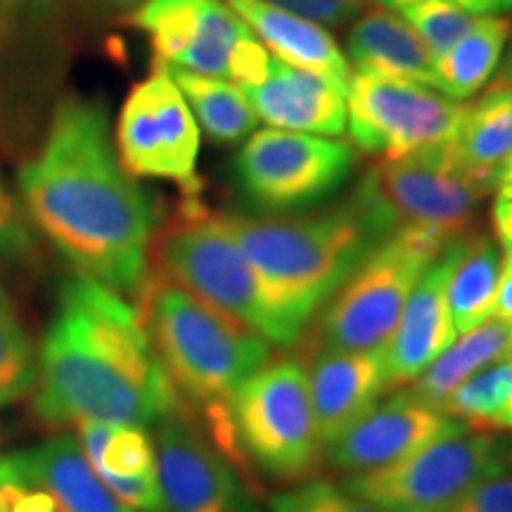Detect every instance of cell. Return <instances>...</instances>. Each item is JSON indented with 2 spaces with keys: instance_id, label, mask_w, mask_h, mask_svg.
Listing matches in <instances>:
<instances>
[{
  "instance_id": "cell-10",
  "label": "cell",
  "mask_w": 512,
  "mask_h": 512,
  "mask_svg": "<svg viewBox=\"0 0 512 512\" xmlns=\"http://www.w3.org/2000/svg\"><path fill=\"white\" fill-rule=\"evenodd\" d=\"M356 150L337 138L264 128L240 147L233 171L242 197L266 214H292L330 200L349 181Z\"/></svg>"
},
{
  "instance_id": "cell-7",
  "label": "cell",
  "mask_w": 512,
  "mask_h": 512,
  "mask_svg": "<svg viewBox=\"0 0 512 512\" xmlns=\"http://www.w3.org/2000/svg\"><path fill=\"white\" fill-rule=\"evenodd\" d=\"M448 242L425 230H396L377 242L347 283L320 309L313 349L384 347L413 287Z\"/></svg>"
},
{
  "instance_id": "cell-9",
  "label": "cell",
  "mask_w": 512,
  "mask_h": 512,
  "mask_svg": "<svg viewBox=\"0 0 512 512\" xmlns=\"http://www.w3.org/2000/svg\"><path fill=\"white\" fill-rule=\"evenodd\" d=\"M131 27L150 38L164 67L247 88L264 81L271 53L223 0H145Z\"/></svg>"
},
{
  "instance_id": "cell-18",
  "label": "cell",
  "mask_w": 512,
  "mask_h": 512,
  "mask_svg": "<svg viewBox=\"0 0 512 512\" xmlns=\"http://www.w3.org/2000/svg\"><path fill=\"white\" fill-rule=\"evenodd\" d=\"M256 117L278 131L337 138L347 128V83L271 57L264 81L242 88Z\"/></svg>"
},
{
  "instance_id": "cell-36",
  "label": "cell",
  "mask_w": 512,
  "mask_h": 512,
  "mask_svg": "<svg viewBox=\"0 0 512 512\" xmlns=\"http://www.w3.org/2000/svg\"><path fill=\"white\" fill-rule=\"evenodd\" d=\"M508 323L512 328V268L503 264V273L501 280H498V290H496V302H494V316Z\"/></svg>"
},
{
  "instance_id": "cell-15",
  "label": "cell",
  "mask_w": 512,
  "mask_h": 512,
  "mask_svg": "<svg viewBox=\"0 0 512 512\" xmlns=\"http://www.w3.org/2000/svg\"><path fill=\"white\" fill-rule=\"evenodd\" d=\"M467 430V425L448 418L430 401L420 399L413 389L396 392L377 403L366 418L330 448V463L347 475H363L377 467L392 465L432 444L446 434Z\"/></svg>"
},
{
  "instance_id": "cell-5",
  "label": "cell",
  "mask_w": 512,
  "mask_h": 512,
  "mask_svg": "<svg viewBox=\"0 0 512 512\" xmlns=\"http://www.w3.org/2000/svg\"><path fill=\"white\" fill-rule=\"evenodd\" d=\"M150 254L162 275L216 316L278 347L252 266L238 242L202 202H183L176 221L152 240Z\"/></svg>"
},
{
  "instance_id": "cell-8",
  "label": "cell",
  "mask_w": 512,
  "mask_h": 512,
  "mask_svg": "<svg viewBox=\"0 0 512 512\" xmlns=\"http://www.w3.org/2000/svg\"><path fill=\"white\" fill-rule=\"evenodd\" d=\"M489 192L439 147L425 155L377 159L351 197L384 238L396 230H425L456 240L470 230Z\"/></svg>"
},
{
  "instance_id": "cell-30",
  "label": "cell",
  "mask_w": 512,
  "mask_h": 512,
  "mask_svg": "<svg viewBox=\"0 0 512 512\" xmlns=\"http://www.w3.org/2000/svg\"><path fill=\"white\" fill-rule=\"evenodd\" d=\"M268 512H384L377 505L363 501L342 484L325 479H306L292 489L275 494Z\"/></svg>"
},
{
  "instance_id": "cell-38",
  "label": "cell",
  "mask_w": 512,
  "mask_h": 512,
  "mask_svg": "<svg viewBox=\"0 0 512 512\" xmlns=\"http://www.w3.org/2000/svg\"><path fill=\"white\" fill-rule=\"evenodd\" d=\"M494 190L498 192V197H503V200H512V155L505 159L501 169H498Z\"/></svg>"
},
{
  "instance_id": "cell-39",
  "label": "cell",
  "mask_w": 512,
  "mask_h": 512,
  "mask_svg": "<svg viewBox=\"0 0 512 512\" xmlns=\"http://www.w3.org/2000/svg\"><path fill=\"white\" fill-rule=\"evenodd\" d=\"M22 3L24 8H27L31 19H34V22H41V19L53 15L55 5L60 3V0H22Z\"/></svg>"
},
{
  "instance_id": "cell-21",
  "label": "cell",
  "mask_w": 512,
  "mask_h": 512,
  "mask_svg": "<svg viewBox=\"0 0 512 512\" xmlns=\"http://www.w3.org/2000/svg\"><path fill=\"white\" fill-rule=\"evenodd\" d=\"M347 60L356 72L392 76L432 86L434 55L399 12L377 8L351 29ZM434 88V86H432Z\"/></svg>"
},
{
  "instance_id": "cell-32",
  "label": "cell",
  "mask_w": 512,
  "mask_h": 512,
  "mask_svg": "<svg viewBox=\"0 0 512 512\" xmlns=\"http://www.w3.org/2000/svg\"><path fill=\"white\" fill-rule=\"evenodd\" d=\"M448 512H512V470L505 465L491 470Z\"/></svg>"
},
{
  "instance_id": "cell-34",
  "label": "cell",
  "mask_w": 512,
  "mask_h": 512,
  "mask_svg": "<svg viewBox=\"0 0 512 512\" xmlns=\"http://www.w3.org/2000/svg\"><path fill=\"white\" fill-rule=\"evenodd\" d=\"M271 3L316 24L342 27L349 19L361 15L366 0H271Z\"/></svg>"
},
{
  "instance_id": "cell-14",
  "label": "cell",
  "mask_w": 512,
  "mask_h": 512,
  "mask_svg": "<svg viewBox=\"0 0 512 512\" xmlns=\"http://www.w3.org/2000/svg\"><path fill=\"white\" fill-rule=\"evenodd\" d=\"M162 512H238V475L188 408L157 422Z\"/></svg>"
},
{
  "instance_id": "cell-22",
  "label": "cell",
  "mask_w": 512,
  "mask_h": 512,
  "mask_svg": "<svg viewBox=\"0 0 512 512\" xmlns=\"http://www.w3.org/2000/svg\"><path fill=\"white\" fill-rule=\"evenodd\" d=\"M444 152L458 169L494 190L498 169L512 155V93L489 86L482 98L465 105Z\"/></svg>"
},
{
  "instance_id": "cell-4",
  "label": "cell",
  "mask_w": 512,
  "mask_h": 512,
  "mask_svg": "<svg viewBox=\"0 0 512 512\" xmlns=\"http://www.w3.org/2000/svg\"><path fill=\"white\" fill-rule=\"evenodd\" d=\"M136 297L140 323L178 399L230 465L245 470L230 422V401L249 375L271 361L273 347L216 316L159 271L147 273Z\"/></svg>"
},
{
  "instance_id": "cell-27",
  "label": "cell",
  "mask_w": 512,
  "mask_h": 512,
  "mask_svg": "<svg viewBox=\"0 0 512 512\" xmlns=\"http://www.w3.org/2000/svg\"><path fill=\"white\" fill-rule=\"evenodd\" d=\"M512 406V356L505 361L491 363L458 384L444 401L439 411L448 418H456L470 430L498 432L503 415Z\"/></svg>"
},
{
  "instance_id": "cell-16",
  "label": "cell",
  "mask_w": 512,
  "mask_h": 512,
  "mask_svg": "<svg viewBox=\"0 0 512 512\" xmlns=\"http://www.w3.org/2000/svg\"><path fill=\"white\" fill-rule=\"evenodd\" d=\"M451 242L441 249V254L422 273L406 306H403L399 323L384 342L382 356L384 373H387V392L408 387L458 337L446 299L448 273H451L453 261Z\"/></svg>"
},
{
  "instance_id": "cell-41",
  "label": "cell",
  "mask_w": 512,
  "mask_h": 512,
  "mask_svg": "<svg viewBox=\"0 0 512 512\" xmlns=\"http://www.w3.org/2000/svg\"><path fill=\"white\" fill-rule=\"evenodd\" d=\"M102 8H110V10H128V8H138L143 5L145 0H98Z\"/></svg>"
},
{
  "instance_id": "cell-2",
  "label": "cell",
  "mask_w": 512,
  "mask_h": 512,
  "mask_svg": "<svg viewBox=\"0 0 512 512\" xmlns=\"http://www.w3.org/2000/svg\"><path fill=\"white\" fill-rule=\"evenodd\" d=\"M183 403L124 294L69 280L38 354L34 413L46 425L83 420L152 427Z\"/></svg>"
},
{
  "instance_id": "cell-43",
  "label": "cell",
  "mask_w": 512,
  "mask_h": 512,
  "mask_svg": "<svg viewBox=\"0 0 512 512\" xmlns=\"http://www.w3.org/2000/svg\"><path fill=\"white\" fill-rule=\"evenodd\" d=\"M505 430H512V406L508 408V413L503 415L501 427H498V432H505Z\"/></svg>"
},
{
  "instance_id": "cell-37",
  "label": "cell",
  "mask_w": 512,
  "mask_h": 512,
  "mask_svg": "<svg viewBox=\"0 0 512 512\" xmlns=\"http://www.w3.org/2000/svg\"><path fill=\"white\" fill-rule=\"evenodd\" d=\"M375 3L380 5V8H387V10L399 12L401 8H406V5L418 3V0H375ZM453 3L463 5V8H467L470 12H475V15H482V17H486V15H496L494 3H491V0H453Z\"/></svg>"
},
{
  "instance_id": "cell-20",
  "label": "cell",
  "mask_w": 512,
  "mask_h": 512,
  "mask_svg": "<svg viewBox=\"0 0 512 512\" xmlns=\"http://www.w3.org/2000/svg\"><path fill=\"white\" fill-rule=\"evenodd\" d=\"M12 456L19 470L53 498L55 512H133L98 477L79 439L57 437Z\"/></svg>"
},
{
  "instance_id": "cell-12",
  "label": "cell",
  "mask_w": 512,
  "mask_h": 512,
  "mask_svg": "<svg viewBox=\"0 0 512 512\" xmlns=\"http://www.w3.org/2000/svg\"><path fill=\"white\" fill-rule=\"evenodd\" d=\"M463 110L425 83L363 72L347 83L351 143L377 159L425 155L448 145Z\"/></svg>"
},
{
  "instance_id": "cell-23",
  "label": "cell",
  "mask_w": 512,
  "mask_h": 512,
  "mask_svg": "<svg viewBox=\"0 0 512 512\" xmlns=\"http://www.w3.org/2000/svg\"><path fill=\"white\" fill-rule=\"evenodd\" d=\"M451 273H448V311L458 335L470 332L494 316L503 256L496 240L486 233H467L451 242Z\"/></svg>"
},
{
  "instance_id": "cell-26",
  "label": "cell",
  "mask_w": 512,
  "mask_h": 512,
  "mask_svg": "<svg viewBox=\"0 0 512 512\" xmlns=\"http://www.w3.org/2000/svg\"><path fill=\"white\" fill-rule=\"evenodd\" d=\"M171 79L181 88L192 117L200 121L202 131L219 145H235L247 140L259 126L252 102L247 93L235 83L211 76L183 72L166 67Z\"/></svg>"
},
{
  "instance_id": "cell-35",
  "label": "cell",
  "mask_w": 512,
  "mask_h": 512,
  "mask_svg": "<svg viewBox=\"0 0 512 512\" xmlns=\"http://www.w3.org/2000/svg\"><path fill=\"white\" fill-rule=\"evenodd\" d=\"M491 226H494L496 245L501 249L503 264L512 268V200L496 197L491 209Z\"/></svg>"
},
{
  "instance_id": "cell-44",
  "label": "cell",
  "mask_w": 512,
  "mask_h": 512,
  "mask_svg": "<svg viewBox=\"0 0 512 512\" xmlns=\"http://www.w3.org/2000/svg\"><path fill=\"white\" fill-rule=\"evenodd\" d=\"M491 3H494V10H496V12L512 10V0H491Z\"/></svg>"
},
{
  "instance_id": "cell-42",
  "label": "cell",
  "mask_w": 512,
  "mask_h": 512,
  "mask_svg": "<svg viewBox=\"0 0 512 512\" xmlns=\"http://www.w3.org/2000/svg\"><path fill=\"white\" fill-rule=\"evenodd\" d=\"M19 3H22V0H0V29L10 22L12 12L17 10Z\"/></svg>"
},
{
  "instance_id": "cell-28",
  "label": "cell",
  "mask_w": 512,
  "mask_h": 512,
  "mask_svg": "<svg viewBox=\"0 0 512 512\" xmlns=\"http://www.w3.org/2000/svg\"><path fill=\"white\" fill-rule=\"evenodd\" d=\"M38 363L19 313L0 287V406L24 399L36 384Z\"/></svg>"
},
{
  "instance_id": "cell-6",
  "label": "cell",
  "mask_w": 512,
  "mask_h": 512,
  "mask_svg": "<svg viewBox=\"0 0 512 512\" xmlns=\"http://www.w3.org/2000/svg\"><path fill=\"white\" fill-rule=\"evenodd\" d=\"M235 444L245 463L278 482H306L320 470L325 446L313 413L306 366L268 361L230 401Z\"/></svg>"
},
{
  "instance_id": "cell-33",
  "label": "cell",
  "mask_w": 512,
  "mask_h": 512,
  "mask_svg": "<svg viewBox=\"0 0 512 512\" xmlns=\"http://www.w3.org/2000/svg\"><path fill=\"white\" fill-rule=\"evenodd\" d=\"M31 247H34V240H31L27 221L0 181V264H15V261L27 259Z\"/></svg>"
},
{
  "instance_id": "cell-13",
  "label": "cell",
  "mask_w": 512,
  "mask_h": 512,
  "mask_svg": "<svg viewBox=\"0 0 512 512\" xmlns=\"http://www.w3.org/2000/svg\"><path fill=\"white\" fill-rule=\"evenodd\" d=\"M114 140L126 174L176 183L183 190V202H202L197 174L200 126L164 64L131 88L121 105Z\"/></svg>"
},
{
  "instance_id": "cell-3",
  "label": "cell",
  "mask_w": 512,
  "mask_h": 512,
  "mask_svg": "<svg viewBox=\"0 0 512 512\" xmlns=\"http://www.w3.org/2000/svg\"><path fill=\"white\" fill-rule=\"evenodd\" d=\"M252 266L278 347H294L384 235L351 197L302 216L221 214Z\"/></svg>"
},
{
  "instance_id": "cell-1",
  "label": "cell",
  "mask_w": 512,
  "mask_h": 512,
  "mask_svg": "<svg viewBox=\"0 0 512 512\" xmlns=\"http://www.w3.org/2000/svg\"><path fill=\"white\" fill-rule=\"evenodd\" d=\"M27 216L83 278L138 294L150 273L157 209L114 150L95 100L60 102L38 155L19 174Z\"/></svg>"
},
{
  "instance_id": "cell-19",
  "label": "cell",
  "mask_w": 512,
  "mask_h": 512,
  "mask_svg": "<svg viewBox=\"0 0 512 512\" xmlns=\"http://www.w3.org/2000/svg\"><path fill=\"white\" fill-rule=\"evenodd\" d=\"M228 8L247 24L256 41L275 60L349 83L351 64L337 41L320 24L287 12L271 0H226Z\"/></svg>"
},
{
  "instance_id": "cell-40",
  "label": "cell",
  "mask_w": 512,
  "mask_h": 512,
  "mask_svg": "<svg viewBox=\"0 0 512 512\" xmlns=\"http://www.w3.org/2000/svg\"><path fill=\"white\" fill-rule=\"evenodd\" d=\"M491 88H503V91H510L512 93V34H510V48L508 53H505V60L501 64V69H498V76L491 83Z\"/></svg>"
},
{
  "instance_id": "cell-24",
  "label": "cell",
  "mask_w": 512,
  "mask_h": 512,
  "mask_svg": "<svg viewBox=\"0 0 512 512\" xmlns=\"http://www.w3.org/2000/svg\"><path fill=\"white\" fill-rule=\"evenodd\" d=\"M512 356V328L498 318L484 320L482 325L463 332L453 339L434 363L420 377H415L411 387L420 399L439 403L446 399L458 384L472 377L491 363L505 361Z\"/></svg>"
},
{
  "instance_id": "cell-31",
  "label": "cell",
  "mask_w": 512,
  "mask_h": 512,
  "mask_svg": "<svg viewBox=\"0 0 512 512\" xmlns=\"http://www.w3.org/2000/svg\"><path fill=\"white\" fill-rule=\"evenodd\" d=\"M91 467L98 472V477L152 475V472H157L155 444L143 427L117 425L107 446L102 448L100 458Z\"/></svg>"
},
{
  "instance_id": "cell-11",
  "label": "cell",
  "mask_w": 512,
  "mask_h": 512,
  "mask_svg": "<svg viewBox=\"0 0 512 512\" xmlns=\"http://www.w3.org/2000/svg\"><path fill=\"white\" fill-rule=\"evenodd\" d=\"M505 465L494 432L460 430L411 456L344 479V489L384 512H448L491 470Z\"/></svg>"
},
{
  "instance_id": "cell-25",
  "label": "cell",
  "mask_w": 512,
  "mask_h": 512,
  "mask_svg": "<svg viewBox=\"0 0 512 512\" xmlns=\"http://www.w3.org/2000/svg\"><path fill=\"white\" fill-rule=\"evenodd\" d=\"M508 38L510 19L479 17L456 46L434 60L432 86L456 102L472 98L496 74Z\"/></svg>"
},
{
  "instance_id": "cell-29",
  "label": "cell",
  "mask_w": 512,
  "mask_h": 512,
  "mask_svg": "<svg viewBox=\"0 0 512 512\" xmlns=\"http://www.w3.org/2000/svg\"><path fill=\"white\" fill-rule=\"evenodd\" d=\"M399 15L415 29L434 60L456 46L482 17L453 0H418V3L401 8Z\"/></svg>"
},
{
  "instance_id": "cell-17",
  "label": "cell",
  "mask_w": 512,
  "mask_h": 512,
  "mask_svg": "<svg viewBox=\"0 0 512 512\" xmlns=\"http://www.w3.org/2000/svg\"><path fill=\"white\" fill-rule=\"evenodd\" d=\"M306 377L325 453L387 394L382 347L368 351L318 349L311 356Z\"/></svg>"
}]
</instances>
